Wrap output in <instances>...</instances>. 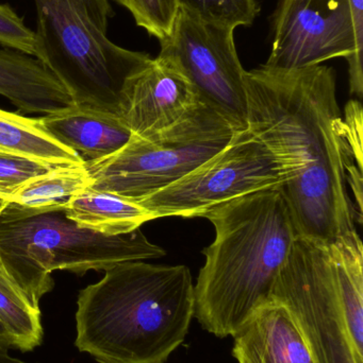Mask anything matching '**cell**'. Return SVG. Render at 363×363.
<instances>
[{"mask_svg":"<svg viewBox=\"0 0 363 363\" xmlns=\"http://www.w3.org/2000/svg\"><path fill=\"white\" fill-rule=\"evenodd\" d=\"M247 130L276 157L291 180L283 186L300 236L334 243L357 233L347 179L362 172L347 152L328 66L245 72Z\"/></svg>","mask_w":363,"mask_h":363,"instance_id":"1","label":"cell"},{"mask_svg":"<svg viewBox=\"0 0 363 363\" xmlns=\"http://www.w3.org/2000/svg\"><path fill=\"white\" fill-rule=\"evenodd\" d=\"M215 241L194 285V318L217 338L232 336L264 303L300 234L283 186L207 211Z\"/></svg>","mask_w":363,"mask_h":363,"instance_id":"2","label":"cell"},{"mask_svg":"<svg viewBox=\"0 0 363 363\" xmlns=\"http://www.w3.org/2000/svg\"><path fill=\"white\" fill-rule=\"evenodd\" d=\"M194 302L187 266L117 264L79 292L75 345L98 363H164L185 342Z\"/></svg>","mask_w":363,"mask_h":363,"instance_id":"3","label":"cell"},{"mask_svg":"<svg viewBox=\"0 0 363 363\" xmlns=\"http://www.w3.org/2000/svg\"><path fill=\"white\" fill-rule=\"evenodd\" d=\"M36 55L61 82L74 106L119 115L130 79L148 65L146 52L109 40V0H33Z\"/></svg>","mask_w":363,"mask_h":363,"instance_id":"4","label":"cell"},{"mask_svg":"<svg viewBox=\"0 0 363 363\" xmlns=\"http://www.w3.org/2000/svg\"><path fill=\"white\" fill-rule=\"evenodd\" d=\"M166 254L141 228L107 236L80 228L64 209L30 211L8 203L0 213V264L36 307L53 290V271L83 275Z\"/></svg>","mask_w":363,"mask_h":363,"instance_id":"5","label":"cell"},{"mask_svg":"<svg viewBox=\"0 0 363 363\" xmlns=\"http://www.w3.org/2000/svg\"><path fill=\"white\" fill-rule=\"evenodd\" d=\"M234 135L219 113L200 104L159 133L147 138L132 135L113 155L85 161L89 188L141 202L221 152Z\"/></svg>","mask_w":363,"mask_h":363,"instance_id":"6","label":"cell"},{"mask_svg":"<svg viewBox=\"0 0 363 363\" xmlns=\"http://www.w3.org/2000/svg\"><path fill=\"white\" fill-rule=\"evenodd\" d=\"M270 298L289 309L315 363H363L343 313L337 242L298 236Z\"/></svg>","mask_w":363,"mask_h":363,"instance_id":"7","label":"cell"},{"mask_svg":"<svg viewBox=\"0 0 363 363\" xmlns=\"http://www.w3.org/2000/svg\"><path fill=\"white\" fill-rule=\"evenodd\" d=\"M291 180L281 162L249 130L180 180L139 202L159 218H202L207 211Z\"/></svg>","mask_w":363,"mask_h":363,"instance_id":"8","label":"cell"},{"mask_svg":"<svg viewBox=\"0 0 363 363\" xmlns=\"http://www.w3.org/2000/svg\"><path fill=\"white\" fill-rule=\"evenodd\" d=\"M234 28L202 21L179 9L172 33L159 55L177 64L200 102L219 113L234 133L247 130L244 74Z\"/></svg>","mask_w":363,"mask_h":363,"instance_id":"9","label":"cell"},{"mask_svg":"<svg viewBox=\"0 0 363 363\" xmlns=\"http://www.w3.org/2000/svg\"><path fill=\"white\" fill-rule=\"evenodd\" d=\"M343 57L350 91L362 98L363 52L349 0H281L273 21L272 51L264 67L296 70Z\"/></svg>","mask_w":363,"mask_h":363,"instance_id":"10","label":"cell"},{"mask_svg":"<svg viewBox=\"0 0 363 363\" xmlns=\"http://www.w3.org/2000/svg\"><path fill=\"white\" fill-rule=\"evenodd\" d=\"M200 104L177 64L159 55L130 79L119 116L132 135L147 138L172 127Z\"/></svg>","mask_w":363,"mask_h":363,"instance_id":"11","label":"cell"},{"mask_svg":"<svg viewBox=\"0 0 363 363\" xmlns=\"http://www.w3.org/2000/svg\"><path fill=\"white\" fill-rule=\"evenodd\" d=\"M232 337L238 363H315L289 309L271 298Z\"/></svg>","mask_w":363,"mask_h":363,"instance_id":"12","label":"cell"},{"mask_svg":"<svg viewBox=\"0 0 363 363\" xmlns=\"http://www.w3.org/2000/svg\"><path fill=\"white\" fill-rule=\"evenodd\" d=\"M38 119L48 135L85 161L109 157L132 138L119 115L82 106H67Z\"/></svg>","mask_w":363,"mask_h":363,"instance_id":"13","label":"cell"},{"mask_svg":"<svg viewBox=\"0 0 363 363\" xmlns=\"http://www.w3.org/2000/svg\"><path fill=\"white\" fill-rule=\"evenodd\" d=\"M64 211L80 228L107 236L129 234L153 220L138 203L92 188L78 192Z\"/></svg>","mask_w":363,"mask_h":363,"instance_id":"14","label":"cell"},{"mask_svg":"<svg viewBox=\"0 0 363 363\" xmlns=\"http://www.w3.org/2000/svg\"><path fill=\"white\" fill-rule=\"evenodd\" d=\"M0 151L23 155L53 167L85 164V160L59 144L40 127L38 118L0 110Z\"/></svg>","mask_w":363,"mask_h":363,"instance_id":"15","label":"cell"},{"mask_svg":"<svg viewBox=\"0 0 363 363\" xmlns=\"http://www.w3.org/2000/svg\"><path fill=\"white\" fill-rule=\"evenodd\" d=\"M90 184L83 165L55 167L48 174L28 182L8 203L30 211L65 209L70 201L81 190L89 188Z\"/></svg>","mask_w":363,"mask_h":363,"instance_id":"16","label":"cell"},{"mask_svg":"<svg viewBox=\"0 0 363 363\" xmlns=\"http://www.w3.org/2000/svg\"><path fill=\"white\" fill-rule=\"evenodd\" d=\"M341 303L356 349L363 353V247L359 234L337 241Z\"/></svg>","mask_w":363,"mask_h":363,"instance_id":"17","label":"cell"},{"mask_svg":"<svg viewBox=\"0 0 363 363\" xmlns=\"http://www.w3.org/2000/svg\"><path fill=\"white\" fill-rule=\"evenodd\" d=\"M0 325L13 349L33 351L43 342L40 307L33 306L14 285L0 264Z\"/></svg>","mask_w":363,"mask_h":363,"instance_id":"18","label":"cell"},{"mask_svg":"<svg viewBox=\"0 0 363 363\" xmlns=\"http://www.w3.org/2000/svg\"><path fill=\"white\" fill-rule=\"evenodd\" d=\"M179 9L210 23L238 27L253 25L259 13L256 0H177Z\"/></svg>","mask_w":363,"mask_h":363,"instance_id":"19","label":"cell"},{"mask_svg":"<svg viewBox=\"0 0 363 363\" xmlns=\"http://www.w3.org/2000/svg\"><path fill=\"white\" fill-rule=\"evenodd\" d=\"M129 11L138 27L159 42L172 33L179 6L177 0H113Z\"/></svg>","mask_w":363,"mask_h":363,"instance_id":"20","label":"cell"},{"mask_svg":"<svg viewBox=\"0 0 363 363\" xmlns=\"http://www.w3.org/2000/svg\"><path fill=\"white\" fill-rule=\"evenodd\" d=\"M55 168L30 157L0 151V199L9 201L28 182Z\"/></svg>","mask_w":363,"mask_h":363,"instance_id":"21","label":"cell"},{"mask_svg":"<svg viewBox=\"0 0 363 363\" xmlns=\"http://www.w3.org/2000/svg\"><path fill=\"white\" fill-rule=\"evenodd\" d=\"M0 45L25 55H36V33L9 4H0Z\"/></svg>","mask_w":363,"mask_h":363,"instance_id":"22","label":"cell"},{"mask_svg":"<svg viewBox=\"0 0 363 363\" xmlns=\"http://www.w3.org/2000/svg\"><path fill=\"white\" fill-rule=\"evenodd\" d=\"M358 48L363 52V0H349Z\"/></svg>","mask_w":363,"mask_h":363,"instance_id":"23","label":"cell"},{"mask_svg":"<svg viewBox=\"0 0 363 363\" xmlns=\"http://www.w3.org/2000/svg\"><path fill=\"white\" fill-rule=\"evenodd\" d=\"M9 349L0 347V363H27L9 355Z\"/></svg>","mask_w":363,"mask_h":363,"instance_id":"24","label":"cell"},{"mask_svg":"<svg viewBox=\"0 0 363 363\" xmlns=\"http://www.w3.org/2000/svg\"><path fill=\"white\" fill-rule=\"evenodd\" d=\"M0 347H4V349H13L11 339L9 338L8 335L4 332L1 325H0Z\"/></svg>","mask_w":363,"mask_h":363,"instance_id":"25","label":"cell"}]
</instances>
